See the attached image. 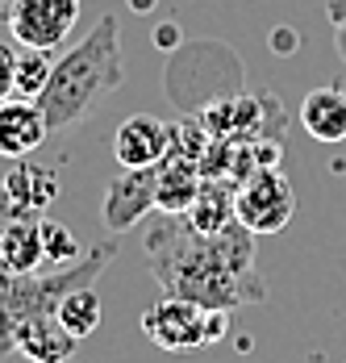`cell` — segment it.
Instances as JSON below:
<instances>
[{
    "instance_id": "cell-1",
    "label": "cell",
    "mask_w": 346,
    "mask_h": 363,
    "mask_svg": "<svg viewBox=\"0 0 346 363\" xmlns=\"http://www.w3.org/2000/svg\"><path fill=\"white\" fill-rule=\"evenodd\" d=\"M255 238L234 218L217 234H201L184 213H159L142 234L150 276L167 296L196 301L205 309H238L267 301V284L255 263Z\"/></svg>"
},
{
    "instance_id": "cell-2",
    "label": "cell",
    "mask_w": 346,
    "mask_h": 363,
    "mask_svg": "<svg viewBox=\"0 0 346 363\" xmlns=\"http://www.w3.org/2000/svg\"><path fill=\"white\" fill-rule=\"evenodd\" d=\"M121 84H125L121 26H117V13H104L71 50H63L55 59L50 79H46V88L38 96V109H42L50 134H55V130L79 125Z\"/></svg>"
},
{
    "instance_id": "cell-3",
    "label": "cell",
    "mask_w": 346,
    "mask_h": 363,
    "mask_svg": "<svg viewBox=\"0 0 346 363\" xmlns=\"http://www.w3.org/2000/svg\"><path fill=\"white\" fill-rule=\"evenodd\" d=\"M113 259H117V242L108 238L101 247H88L67 267H42V272H30V276L0 272V355L17 351V330L30 318L55 313L63 292L79 289V284H96Z\"/></svg>"
},
{
    "instance_id": "cell-4",
    "label": "cell",
    "mask_w": 346,
    "mask_h": 363,
    "mask_svg": "<svg viewBox=\"0 0 346 363\" xmlns=\"http://www.w3.org/2000/svg\"><path fill=\"white\" fill-rule=\"evenodd\" d=\"M142 334L172 355H192V351L217 347L230 334V309H205L196 301L163 292V301L142 313Z\"/></svg>"
},
{
    "instance_id": "cell-5",
    "label": "cell",
    "mask_w": 346,
    "mask_h": 363,
    "mask_svg": "<svg viewBox=\"0 0 346 363\" xmlns=\"http://www.w3.org/2000/svg\"><path fill=\"white\" fill-rule=\"evenodd\" d=\"M196 121L205 125L208 138H221V143H267V138L279 143L288 117L272 92H234L205 105Z\"/></svg>"
},
{
    "instance_id": "cell-6",
    "label": "cell",
    "mask_w": 346,
    "mask_h": 363,
    "mask_svg": "<svg viewBox=\"0 0 346 363\" xmlns=\"http://www.w3.org/2000/svg\"><path fill=\"white\" fill-rule=\"evenodd\" d=\"M234 213L250 234H279L296 218V192L279 167H259L234 184Z\"/></svg>"
},
{
    "instance_id": "cell-7",
    "label": "cell",
    "mask_w": 346,
    "mask_h": 363,
    "mask_svg": "<svg viewBox=\"0 0 346 363\" xmlns=\"http://www.w3.org/2000/svg\"><path fill=\"white\" fill-rule=\"evenodd\" d=\"M0 17L17 46L59 50L79 21V0H0Z\"/></svg>"
},
{
    "instance_id": "cell-8",
    "label": "cell",
    "mask_w": 346,
    "mask_h": 363,
    "mask_svg": "<svg viewBox=\"0 0 346 363\" xmlns=\"http://www.w3.org/2000/svg\"><path fill=\"white\" fill-rule=\"evenodd\" d=\"M150 209H159V163L155 167H121V176L104 188V225L113 234H125Z\"/></svg>"
},
{
    "instance_id": "cell-9",
    "label": "cell",
    "mask_w": 346,
    "mask_h": 363,
    "mask_svg": "<svg viewBox=\"0 0 346 363\" xmlns=\"http://www.w3.org/2000/svg\"><path fill=\"white\" fill-rule=\"evenodd\" d=\"M175 143V121H159V117H146L134 113L117 125L113 134V155L121 167H155L167 159V150Z\"/></svg>"
},
{
    "instance_id": "cell-10",
    "label": "cell",
    "mask_w": 346,
    "mask_h": 363,
    "mask_svg": "<svg viewBox=\"0 0 346 363\" xmlns=\"http://www.w3.org/2000/svg\"><path fill=\"white\" fill-rule=\"evenodd\" d=\"M50 125L38 109V101H21V96H9L0 101V155L4 159H30L38 146L46 143Z\"/></svg>"
},
{
    "instance_id": "cell-11",
    "label": "cell",
    "mask_w": 346,
    "mask_h": 363,
    "mask_svg": "<svg viewBox=\"0 0 346 363\" xmlns=\"http://www.w3.org/2000/svg\"><path fill=\"white\" fill-rule=\"evenodd\" d=\"M46 267V251H42V213H17L9 221V230L0 234V272L13 276H30Z\"/></svg>"
},
{
    "instance_id": "cell-12",
    "label": "cell",
    "mask_w": 346,
    "mask_h": 363,
    "mask_svg": "<svg viewBox=\"0 0 346 363\" xmlns=\"http://www.w3.org/2000/svg\"><path fill=\"white\" fill-rule=\"evenodd\" d=\"M301 130L317 138V143L325 146H338L346 143V92L342 88H334V84H321V88H313L309 96L301 101Z\"/></svg>"
},
{
    "instance_id": "cell-13",
    "label": "cell",
    "mask_w": 346,
    "mask_h": 363,
    "mask_svg": "<svg viewBox=\"0 0 346 363\" xmlns=\"http://www.w3.org/2000/svg\"><path fill=\"white\" fill-rule=\"evenodd\" d=\"M75 342L79 338H71L55 313L30 318L26 326L17 330V355H26L30 363H67Z\"/></svg>"
},
{
    "instance_id": "cell-14",
    "label": "cell",
    "mask_w": 346,
    "mask_h": 363,
    "mask_svg": "<svg viewBox=\"0 0 346 363\" xmlns=\"http://www.w3.org/2000/svg\"><path fill=\"white\" fill-rule=\"evenodd\" d=\"M0 184L9 188V196H13L17 209H26V213H46V209L55 205V196H59V176H55V167H38L30 159H17L13 172Z\"/></svg>"
},
{
    "instance_id": "cell-15",
    "label": "cell",
    "mask_w": 346,
    "mask_h": 363,
    "mask_svg": "<svg viewBox=\"0 0 346 363\" xmlns=\"http://www.w3.org/2000/svg\"><path fill=\"white\" fill-rule=\"evenodd\" d=\"M184 218L192 221L201 234H217V230H225L230 221L238 218V213H234V184L230 180H205L201 184V192H196V201L184 209Z\"/></svg>"
},
{
    "instance_id": "cell-16",
    "label": "cell",
    "mask_w": 346,
    "mask_h": 363,
    "mask_svg": "<svg viewBox=\"0 0 346 363\" xmlns=\"http://www.w3.org/2000/svg\"><path fill=\"white\" fill-rule=\"evenodd\" d=\"M55 318L63 322L71 338H88V334H96L101 326V296H96V284H79V289H71L59 296V305H55Z\"/></svg>"
},
{
    "instance_id": "cell-17",
    "label": "cell",
    "mask_w": 346,
    "mask_h": 363,
    "mask_svg": "<svg viewBox=\"0 0 346 363\" xmlns=\"http://www.w3.org/2000/svg\"><path fill=\"white\" fill-rule=\"evenodd\" d=\"M50 50H34V46H17V84H13V96L21 101H38L46 79H50Z\"/></svg>"
},
{
    "instance_id": "cell-18",
    "label": "cell",
    "mask_w": 346,
    "mask_h": 363,
    "mask_svg": "<svg viewBox=\"0 0 346 363\" xmlns=\"http://www.w3.org/2000/svg\"><path fill=\"white\" fill-rule=\"evenodd\" d=\"M42 251H46V267H67V263H75L84 255V247L75 242V234L63 221L42 213Z\"/></svg>"
},
{
    "instance_id": "cell-19",
    "label": "cell",
    "mask_w": 346,
    "mask_h": 363,
    "mask_svg": "<svg viewBox=\"0 0 346 363\" xmlns=\"http://www.w3.org/2000/svg\"><path fill=\"white\" fill-rule=\"evenodd\" d=\"M13 84H17V46L0 38V101L13 96Z\"/></svg>"
},
{
    "instance_id": "cell-20",
    "label": "cell",
    "mask_w": 346,
    "mask_h": 363,
    "mask_svg": "<svg viewBox=\"0 0 346 363\" xmlns=\"http://www.w3.org/2000/svg\"><path fill=\"white\" fill-rule=\"evenodd\" d=\"M325 13H330L334 38H346V0H330V4H325Z\"/></svg>"
},
{
    "instance_id": "cell-21",
    "label": "cell",
    "mask_w": 346,
    "mask_h": 363,
    "mask_svg": "<svg viewBox=\"0 0 346 363\" xmlns=\"http://www.w3.org/2000/svg\"><path fill=\"white\" fill-rule=\"evenodd\" d=\"M17 213H21V209H17V201H13V196H9V188L0 184V234L9 230V221L17 218Z\"/></svg>"
},
{
    "instance_id": "cell-22",
    "label": "cell",
    "mask_w": 346,
    "mask_h": 363,
    "mask_svg": "<svg viewBox=\"0 0 346 363\" xmlns=\"http://www.w3.org/2000/svg\"><path fill=\"white\" fill-rule=\"evenodd\" d=\"M338 42V55H342V63H346V38H334Z\"/></svg>"
}]
</instances>
